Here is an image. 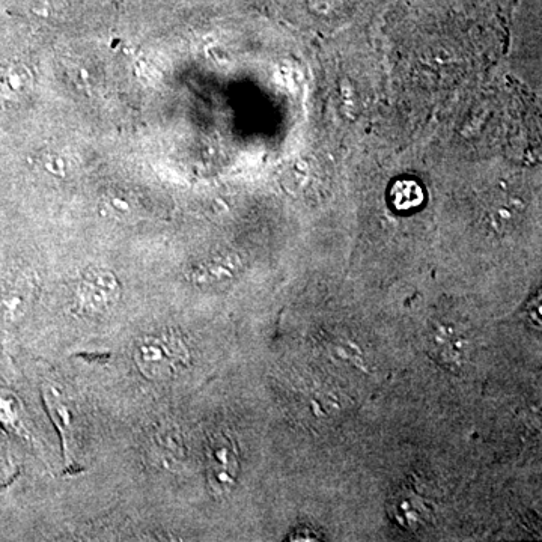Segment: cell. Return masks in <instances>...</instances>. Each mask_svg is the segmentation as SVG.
Listing matches in <instances>:
<instances>
[{
	"label": "cell",
	"mask_w": 542,
	"mask_h": 542,
	"mask_svg": "<svg viewBox=\"0 0 542 542\" xmlns=\"http://www.w3.org/2000/svg\"><path fill=\"white\" fill-rule=\"evenodd\" d=\"M134 362L151 380H169L189 362V351L180 336L171 332L147 335L134 347Z\"/></svg>",
	"instance_id": "1"
},
{
	"label": "cell",
	"mask_w": 542,
	"mask_h": 542,
	"mask_svg": "<svg viewBox=\"0 0 542 542\" xmlns=\"http://www.w3.org/2000/svg\"><path fill=\"white\" fill-rule=\"evenodd\" d=\"M121 297V285L112 271L88 268L79 279L74 308L82 317H101L115 308Z\"/></svg>",
	"instance_id": "2"
},
{
	"label": "cell",
	"mask_w": 542,
	"mask_h": 542,
	"mask_svg": "<svg viewBox=\"0 0 542 542\" xmlns=\"http://www.w3.org/2000/svg\"><path fill=\"white\" fill-rule=\"evenodd\" d=\"M428 351L439 365L455 371L469 360L470 338L466 324L451 317L436 320L428 333Z\"/></svg>",
	"instance_id": "3"
},
{
	"label": "cell",
	"mask_w": 542,
	"mask_h": 542,
	"mask_svg": "<svg viewBox=\"0 0 542 542\" xmlns=\"http://www.w3.org/2000/svg\"><path fill=\"white\" fill-rule=\"evenodd\" d=\"M207 476L211 490L225 496L237 484L240 458L234 440L226 434H216L207 445Z\"/></svg>",
	"instance_id": "4"
},
{
	"label": "cell",
	"mask_w": 542,
	"mask_h": 542,
	"mask_svg": "<svg viewBox=\"0 0 542 542\" xmlns=\"http://www.w3.org/2000/svg\"><path fill=\"white\" fill-rule=\"evenodd\" d=\"M37 279L22 273L11 279L0 291V329L14 330L26 320L37 297Z\"/></svg>",
	"instance_id": "5"
},
{
	"label": "cell",
	"mask_w": 542,
	"mask_h": 542,
	"mask_svg": "<svg viewBox=\"0 0 542 542\" xmlns=\"http://www.w3.org/2000/svg\"><path fill=\"white\" fill-rule=\"evenodd\" d=\"M43 395L50 418L61 434L62 446H64L65 457L68 460L74 439V415L71 402L68 401L67 395L53 384L44 386Z\"/></svg>",
	"instance_id": "6"
},
{
	"label": "cell",
	"mask_w": 542,
	"mask_h": 542,
	"mask_svg": "<svg viewBox=\"0 0 542 542\" xmlns=\"http://www.w3.org/2000/svg\"><path fill=\"white\" fill-rule=\"evenodd\" d=\"M390 517L399 524L402 529L416 532L427 526L430 511L424 499L410 491H401L390 500Z\"/></svg>",
	"instance_id": "7"
},
{
	"label": "cell",
	"mask_w": 542,
	"mask_h": 542,
	"mask_svg": "<svg viewBox=\"0 0 542 542\" xmlns=\"http://www.w3.org/2000/svg\"><path fill=\"white\" fill-rule=\"evenodd\" d=\"M151 455L159 466L175 469L184 458L183 440L174 427H160L151 440Z\"/></svg>",
	"instance_id": "8"
},
{
	"label": "cell",
	"mask_w": 542,
	"mask_h": 542,
	"mask_svg": "<svg viewBox=\"0 0 542 542\" xmlns=\"http://www.w3.org/2000/svg\"><path fill=\"white\" fill-rule=\"evenodd\" d=\"M32 88V74L22 64H11L0 71V94L7 98L25 97Z\"/></svg>",
	"instance_id": "9"
},
{
	"label": "cell",
	"mask_w": 542,
	"mask_h": 542,
	"mask_svg": "<svg viewBox=\"0 0 542 542\" xmlns=\"http://www.w3.org/2000/svg\"><path fill=\"white\" fill-rule=\"evenodd\" d=\"M235 262L232 258H214L202 262L192 270V279L195 284H214L222 282L234 275Z\"/></svg>",
	"instance_id": "10"
},
{
	"label": "cell",
	"mask_w": 542,
	"mask_h": 542,
	"mask_svg": "<svg viewBox=\"0 0 542 542\" xmlns=\"http://www.w3.org/2000/svg\"><path fill=\"white\" fill-rule=\"evenodd\" d=\"M424 192L415 181H398L392 189V204L398 211H410L421 207Z\"/></svg>",
	"instance_id": "11"
},
{
	"label": "cell",
	"mask_w": 542,
	"mask_h": 542,
	"mask_svg": "<svg viewBox=\"0 0 542 542\" xmlns=\"http://www.w3.org/2000/svg\"><path fill=\"white\" fill-rule=\"evenodd\" d=\"M22 419V404L10 390L0 389V422L16 428Z\"/></svg>",
	"instance_id": "12"
},
{
	"label": "cell",
	"mask_w": 542,
	"mask_h": 542,
	"mask_svg": "<svg viewBox=\"0 0 542 542\" xmlns=\"http://www.w3.org/2000/svg\"><path fill=\"white\" fill-rule=\"evenodd\" d=\"M101 210L107 216L113 217V219L125 220L133 216L136 208L124 196L110 195L103 199Z\"/></svg>",
	"instance_id": "13"
},
{
	"label": "cell",
	"mask_w": 542,
	"mask_h": 542,
	"mask_svg": "<svg viewBox=\"0 0 542 542\" xmlns=\"http://www.w3.org/2000/svg\"><path fill=\"white\" fill-rule=\"evenodd\" d=\"M38 165L46 174L55 178H65L70 172L67 159L56 153H46L38 159Z\"/></svg>",
	"instance_id": "14"
}]
</instances>
